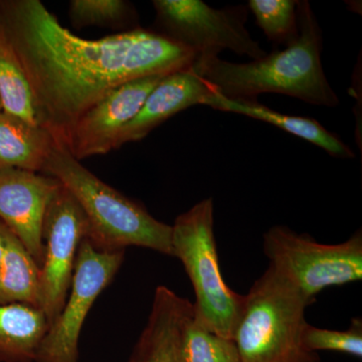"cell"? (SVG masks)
Wrapping results in <instances>:
<instances>
[{
	"mask_svg": "<svg viewBox=\"0 0 362 362\" xmlns=\"http://www.w3.org/2000/svg\"><path fill=\"white\" fill-rule=\"evenodd\" d=\"M0 26L30 84L40 125L64 146L78 118L118 86L185 70L197 59L154 30L83 39L40 0H0Z\"/></svg>",
	"mask_w": 362,
	"mask_h": 362,
	"instance_id": "1",
	"label": "cell"
},
{
	"mask_svg": "<svg viewBox=\"0 0 362 362\" xmlns=\"http://www.w3.org/2000/svg\"><path fill=\"white\" fill-rule=\"evenodd\" d=\"M299 37L283 51L267 54L249 63H232L218 57L197 58L195 73L216 92L233 101L258 102L266 93L296 98L316 106L339 105L322 63V30L310 2L298 1Z\"/></svg>",
	"mask_w": 362,
	"mask_h": 362,
	"instance_id": "2",
	"label": "cell"
},
{
	"mask_svg": "<svg viewBox=\"0 0 362 362\" xmlns=\"http://www.w3.org/2000/svg\"><path fill=\"white\" fill-rule=\"evenodd\" d=\"M42 173L58 180L75 197L87 218V239L98 250L141 247L173 257L171 226L98 178L64 145L52 149Z\"/></svg>",
	"mask_w": 362,
	"mask_h": 362,
	"instance_id": "3",
	"label": "cell"
},
{
	"mask_svg": "<svg viewBox=\"0 0 362 362\" xmlns=\"http://www.w3.org/2000/svg\"><path fill=\"white\" fill-rule=\"evenodd\" d=\"M310 303L270 268L245 295L233 342L242 362H320L303 344Z\"/></svg>",
	"mask_w": 362,
	"mask_h": 362,
	"instance_id": "4",
	"label": "cell"
},
{
	"mask_svg": "<svg viewBox=\"0 0 362 362\" xmlns=\"http://www.w3.org/2000/svg\"><path fill=\"white\" fill-rule=\"evenodd\" d=\"M214 201L202 199L171 226L173 257L181 262L194 287V318L204 328L233 339L245 295L233 291L221 275L216 237Z\"/></svg>",
	"mask_w": 362,
	"mask_h": 362,
	"instance_id": "5",
	"label": "cell"
},
{
	"mask_svg": "<svg viewBox=\"0 0 362 362\" xmlns=\"http://www.w3.org/2000/svg\"><path fill=\"white\" fill-rule=\"evenodd\" d=\"M269 267L312 304L323 290L362 279V233L356 230L339 244H321L285 226L264 235Z\"/></svg>",
	"mask_w": 362,
	"mask_h": 362,
	"instance_id": "6",
	"label": "cell"
},
{
	"mask_svg": "<svg viewBox=\"0 0 362 362\" xmlns=\"http://www.w3.org/2000/svg\"><path fill=\"white\" fill-rule=\"evenodd\" d=\"M156 32L197 54V58L218 57L230 49L252 61L267 52L247 30L246 6L213 8L201 0H154Z\"/></svg>",
	"mask_w": 362,
	"mask_h": 362,
	"instance_id": "7",
	"label": "cell"
},
{
	"mask_svg": "<svg viewBox=\"0 0 362 362\" xmlns=\"http://www.w3.org/2000/svg\"><path fill=\"white\" fill-rule=\"evenodd\" d=\"M125 251H101L87 238L78 247L61 313L47 328L35 362H78V339L88 314L120 270Z\"/></svg>",
	"mask_w": 362,
	"mask_h": 362,
	"instance_id": "8",
	"label": "cell"
},
{
	"mask_svg": "<svg viewBox=\"0 0 362 362\" xmlns=\"http://www.w3.org/2000/svg\"><path fill=\"white\" fill-rule=\"evenodd\" d=\"M88 230L82 207L61 183L47 207L42 228L45 252L40 266V309L49 326L65 305L78 247L88 237Z\"/></svg>",
	"mask_w": 362,
	"mask_h": 362,
	"instance_id": "9",
	"label": "cell"
},
{
	"mask_svg": "<svg viewBox=\"0 0 362 362\" xmlns=\"http://www.w3.org/2000/svg\"><path fill=\"white\" fill-rule=\"evenodd\" d=\"M165 76L136 78L105 95L73 126L66 148L78 161L115 150L121 131L137 115L151 90Z\"/></svg>",
	"mask_w": 362,
	"mask_h": 362,
	"instance_id": "10",
	"label": "cell"
},
{
	"mask_svg": "<svg viewBox=\"0 0 362 362\" xmlns=\"http://www.w3.org/2000/svg\"><path fill=\"white\" fill-rule=\"evenodd\" d=\"M59 185L52 176L33 171L0 170V221L21 240L40 268L44 259L45 211Z\"/></svg>",
	"mask_w": 362,
	"mask_h": 362,
	"instance_id": "11",
	"label": "cell"
},
{
	"mask_svg": "<svg viewBox=\"0 0 362 362\" xmlns=\"http://www.w3.org/2000/svg\"><path fill=\"white\" fill-rule=\"evenodd\" d=\"M214 89L192 66L168 74L151 90L137 115L121 131L115 150L130 142L144 139L151 131L180 112L206 105Z\"/></svg>",
	"mask_w": 362,
	"mask_h": 362,
	"instance_id": "12",
	"label": "cell"
},
{
	"mask_svg": "<svg viewBox=\"0 0 362 362\" xmlns=\"http://www.w3.org/2000/svg\"><path fill=\"white\" fill-rule=\"evenodd\" d=\"M192 315L187 299L166 286L157 287L148 320L128 362H181L183 329Z\"/></svg>",
	"mask_w": 362,
	"mask_h": 362,
	"instance_id": "13",
	"label": "cell"
},
{
	"mask_svg": "<svg viewBox=\"0 0 362 362\" xmlns=\"http://www.w3.org/2000/svg\"><path fill=\"white\" fill-rule=\"evenodd\" d=\"M206 105L214 110L240 114L256 120L270 123L290 134L297 136L305 141L320 147L334 158L351 159L356 157L354 152L338 136L326 130L314 119L282 114L259 103V101H233L221 96L216 90L209 98Z\"/></svg>",
	"mask_w": 362,
	"mask_h": 362,
	"instance_id": "14",
	"label": "cell"
},
{
	"mask_svg": "<svg viewBox=\"0 0 362 362\" xmlns=\"http://www.w3.org/2000/svg\"><path fill=\"white\" fill-rule=\"evenodd\" d=\"M57 145L49 130L0 111V170L16 168L42 173Z\"/></svg>",
	"mask_w": 362,
	"mask_h": 362,
	"instance_id": "15",
	"label": "cell"
},
{
	"mask_svg": "<svg viewBox=\"0 0 362 362\" xmlns=\"http://www.w3.org/2000/svg\"><path fill=\"white\" fill-rule=\"evenodd\" d=\"M47 328L44 312L37 307L0 305V362H35Z\"/></svg>",
	"mask_w": 362,
	"mask_h": 362,
	"instance_id": "16",
	"label": "cell"
},
{
	"mask_svg": "<svg viewBox=\"0 0 362 362\" xmlns=\"http://www.w3.org/2000/svg\"><path fill=\"white\" fill-rule=\"evenodd\" d=\"M40 268L9 230L0 264V305L23 304L40 309Z\"/></svg>",
	"mask_w": 362,
	"mask_h": 362,
	"instance_id": "17",
	"label": "cell"
},
{
	"mask_svg": "<svg viewBox=\"0 0 362 362\" xmlns=\"http://www.w3.org/2000/svg\"><path fill=\"white\" fill-rule=\"evenodd\" d=\"M0 102L2 111L40 125L32 90L13 47L0 26Z\"/></svg>",
	"mask_w": 362,
	"mask_h": 362,
	"instance_id": "18",
	"label": "cell"
},
{
	"mask_svg": "<svg viewBox=\"0 0 362 362\" xmlns=\"http://www.w3.org/2000/svg\"><path fill=\"white\" fill-rule=\"evenodd\" d=\"M69 16L77 28L104 26L131 30L139 28L134 6L125 0H71Z\"/></svg>",
	"mask_w": 362,
	"mask_h": 362,
	"instance_id": "19",
	"label": "cell"
},
{
	"mask_svg": "<svg viewBox=\"0 0 362 362\" xmlns=\"http://www.w3.org/2000/svg\"><path fill=\"white\" fill-rule=\"evenodd\" d=\"M180 359L181 362H242L233 339L207 330L194 315L183 329Z\"/></svg>",
	"mask_w": 362,
	"mask_h": 362,
	"instance_id": "20",
	"label": "cell"
},
{
	"mask_svg": "<svg viewBox=\"0 0 362 362\" xmlns=\"http://www.w3.org/2000/svg\"><path fill=\"white\" fill-rule=\"evenodd\" d=\"M296 0H250V11L269 40L291 45L299 37Z\"/></svg>",
	"mask_w": 362,
	"mask_h": 362,
	"instance_id": "21",
	"label": "cell"
},
{
	"mask_svg": "<svg viewBox=\"0 0 362 362\" xmlns=\"http://www.w3.org/2000/svg\"><path fill=\"white\" fill-rule=\"evenodd\" d=\"M303 344L309 351H333L361 358L362 319L354 318L346 330H330L310 324L303 333Z\"/></svg>",
	"mask_w": 362,
	"mask_h": 362,
	"instance_id": "22",
	"label": "cell"
},
{
	"mask_svg": "<svg viewBox=\"0 0 362 362\" xmlns=\"http://www.w3.org/2000/svg\"><path fill=\"white\" fill-rule=\"evenodd\" d=\"M8 228L0 221V264H1L4 252H6L7 235H8Z\"/></svg>",
	"mask_w": 362,
	"mask_h": 362,
	"instance_id": "23",
	"label": "cell"
},
{
	"mask_svg": "<svg viewBox=\"0 0 362 362\" xmlns=\"http://www.w3.org/2000/svg\"><path fill=\"white\" fill-rule=\"evenodd\" d=\"M0 111H2V105H1V102H0Z\"/></svg>",
	"mask_w": 362,
	"mask_h": 362,
	"instance_id": "24",
	"label": "cell"
}]
</instances>
